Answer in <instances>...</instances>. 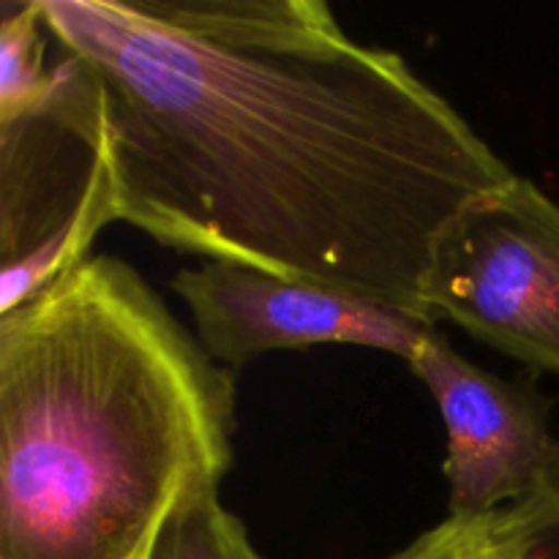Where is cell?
Listing matches in <instances>:
<instances>
[{
  "label": "cell",
  "instance_id": "1",
  "mask_svg": "<svg viewBox=\"0 0 559 559\" xmlns=\"http://www.w3.org/2000/svg\"><path fill=\"white\" fill-rule=\"evenodd\" d=\"M118 222L429 320L453 222L513 178L399 52L322 0H41Z\"/></svg>",
  "mask_w": 559,
  "mask_h": 559
},
{
  "label": "cell",
  "instance_id": "2",
  "mask_svg": "<svg viewBox=\"0 0 559 559\" xmlns=\"http://www.w3.org/2000/svg\"><path fill=\"white\" fill-rule=\"evenodd\" d=\"M238 380L118 257L0 314V559H145L222 486Z\"/></svg>",
  "mask_w": 559,
  "mask_h": 559
},
{
  "label": "cell",
  "instance_id": "3",
  "mask_svg": "<svg viewBox=\"0 0 559 559\" xmlns=\"http://www.w3.org/2000/svg\"><path fill=\"white\" fill-rule=\"evenodd\" d=\"M426 311L533 371L559 374V202L524 175L469 205L437 246Z\"/></svg>",
  "mask_w": 559,
  "mask_h": 559
},
{
  "label": "cell",
  "instance_id": "4",
  "mask_svg": "<svg viewBox=\"0 0 559 559\" xmlns=\"http://www.w3.org/2000/svg\"><path fill=\"white\" fill-rule=\"evenodd\" d=\"M173 293L189 309L197 342L229 371L262 355L311 347L377 349L409 364L437 328L391 306L240 262L183 267Z\"/></svg>",
  "mask_w": 559,
  "mask_h": 559
},
{
  "label": "cell",
  "instance_id": "5",
  "mask_svg": "<svg viewBox=\"0 0 559 559\" xmlns=\"http://www.w3.org/2000/svg\"><path fill=\"white\" fill-rule=\"evenodd\" d=\"M407 366L445 424L448 516L486 522L533 495L559 448L538 385L480 369L437 328Z\"/></svg>",
  "mask_w": 559,
  "mask_h": 559
},
{
  "label": "cell",
  "instance_id": "6",
  "mask_svg": "<svg viewBox=\"0 0 559 559\" xmlns=\"http://www.w3.org/2000/svg\"><path fill=\"white\" fill-rule=\"evenodd\" d=\"M69 71L55 49L41 0L0 3V123L41 118L66 96Z\"/></svg>",
  "mask_w": 559,
  "mask_h": 559
},
{
  "label": "cell",
  "instance_id": "7",
  "mask_svg": "<svg viewBox=\"0 0 559 559\" xmlns=\"http://www.w3.org/2000/svg\"><path fill=\"white\" fill-rule=\"evenodd\" d=\"M112 222H118L112 180H109L107 167L96 158L74 216L63 227L55 229L47 240H41L36 249L27 251L25 257L3 265V273H0V314L20 309L22 304L52 287L66 273L80 267L91 257L87 251H91L93 240Z\"/></svg>",
  "mask_w": 559,
  "mask_h": 559
},
{
  "label": "cell",
  "instance_id": "8",
  "mask_svg": "<svg viewBox=\"0 0 559 559\" xmlns=\"http://www.w3.org/2000/svg\"><path fill=\"white\" fill-rule=\"evenodd\" d=\"M145 559H265L246 524L222 502L218 491L180 508Z\"/></svg>",
  "mask_w": 559,
  "mask_h": 559
},
{
  "label": "cell",
  "instance_id": "9",
  "mask_svg": "<svg viewBox=\"0 0 559 559\" xmlns=\"http://www.w3.org/2000/svg\"><path fill=\"white\" fill-rule=\"evenodd\" d=\"M497 559H559V448L530 497L489 519Z\"/></svg>",
  "mask_w": 559,
  "mask_h": 559
},
{
  "label": "cell",
  "instance_id": "10",
  "mask_svg": "<svg viewBox=\"0 0 559 559\" xmlns=\"http://www.w3.org/2000/svg\"><path fill=\"white\" fill-rule=\"evenodd\" d=\"M385 559H497L486 522L448 516Z\"/></svg>",
  "mask_w": 559,
  "mask_h": 559
}]
</instances>
